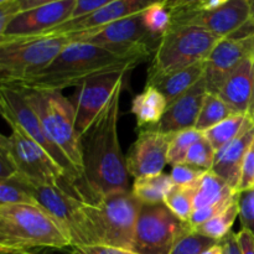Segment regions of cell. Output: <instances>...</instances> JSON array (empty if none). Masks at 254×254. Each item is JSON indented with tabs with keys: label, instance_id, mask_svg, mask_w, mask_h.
Returning a JSON list of instances; mask_svg holds the SVG:
<instances>
[{
	"label": "cell",
	"instance_id": "obj_1",
	"mask_svg": "<svg viewBox=\"0 0 254 254\" xmlns=\"http://www.w3.org/2000/svg\"><path fill=\"white\" fill-rule=\"evenodd\" d=\"M124 81L103 111L97 117L93 126L81 136L82 158H83L84 186L91 201L109 195L127 191L128 169L127 160L122 153L118 138L119 108Z\"/></svg>",
	"mask_w": 254,
	"mask_h": 254
},
{
	"label": "cell",
	"instance_id": "obj_2",
	"mask_svg": "<svg viewBox=\"0 0 254 254\" xmlns=\"http://www.w3.org/2000/svg\"><path fill=\"white\" fill-rule=\"evenodd\" d=\"M138 55L117 54L87 42L71 41L51 64L11 86L34 91H64L78 87L97 74L112 71H131L145 61Z\"/></svg>",
	"mask_w": 254,
	"mask_h": 254
},
{
	"label": "cell",
	"instance_id": "obj_3",
	"mask_svg": "<svg viewBox=\"0 0 254 254\" xmlns=\"http://www.w3.org/2000/svg\"><path fill=\"white\" fill-rule=\"evenodd\" d=\"M71 242L39 206H0V250H64Z\"/></svg>",
	"mask_w": 254,
	"mask_h": 254
},
{
	"label": "cell",
	"instance_id": "obj_4",
	"mask_svg": "<svg viewBox=\"0 0 254 254\" xmlns=\"http://www.w3.org/2000/svg\"><path fill=\"white\" fill-rule=\"evenodd\" d=\"M29 192L71 242V247L96 245L91 222L86 212V200L79 196L76 189L62 184H44L27 180L15 174Z\"/></svg>",
	"mask_w": 254,
	"mask_h": 254
},
{
	"label": "cell",
	"instance_id": "obj_5",
	"mask_svg": "<svg viewBox=\"0 0 254 254\" xmlns=\"http://www.w3.org/2000/svg\"><path fill=\"white\" fill-rule=\"evenodd\" d=\"M20 89L29 106L39 117L49 138L66 155L82 181L83 158L81 135L76 129L74 104L60 91Z\"/></svg>",
	"mask_w": 254,
	"mask_h": 254
},
{
	"label": "cell",
	"instance_id": "obj_6",
	"mask_svg": "<svg viewBox=\"0 0 254 254\" xmlns=\"http://www.w3.org/2000/svg\"><path fill=\"white\" fill-rule=\"evenodd\" d=\"M220 37L196 25H171L161 36L148 69L146 86L173 72L205 61Z\"/></svg>",
	"mask_w": 254,
	"mask_h": 254
},
{
	"label": "cell",
	"instance_id": "obj_7",
	"mask_svg": "<svg viewBox=\"0 0 254 254\" xmlns=\"http://www.w3.org/2000/svg\"><path fill=\"white\" fill-rule=\"evenodd\" d=\"M84 205L96 245L133 251L143 203L133 195L131 190L109 193L94 201L86 200Z\"/></svg>",
	"mask_w": 254,
	"mask_h": 254
},
{
	"label": "cell",
	"instance_id": "obj_8",
	"mask_svg": "<svg viewBox=\"0 0 254 254\" xmlns=\"http://www.w3.org/2000/svg\"><path fill=\"white\" fill-rule=\"evenodd\" d=\"M69 42L66 35L0 40V82L15 84L42 71Z\"/></svg>",
	"mask_w": 254,
	"mask_h": 254
},
{
	"label": "cell",
	"instance_id": "obj_9",
	"mask_svg": "<svg viewBox=\"0 0 254 254\" xmlns=\"http://www.w3.org/2000/svg\"><path fill=\"white\" fill-rule=\"evenodd\" d=\"M71 41L87 42L117 54L138 55L148 59L154 54L161 37L151 35L143 21V12L118 20L98 29L68 34Z\"/></svg>",
	"mask_w": 254,
	"mask_h": 254
},
{
	"label": "cell",
	"instance_id": "obj_10",
	"mask_svg": "<svg viewBox=\"0 0 254 254\" xmlns=\"http://www.w3.org/2000/svg\"><path fill=\"white\" fill-rule=\"evenodd\" d=\"M0 151L6 154L17 175L36 183L68 185L77 190L49 153L19 129H11V134L0 136Z\"/></svg>",
	"mask_w": 254,
	"mask_h": 254
},
{
	"label": "cell",
	"instance_id": "obj_11",
	"mask_svg": "<svg viewBox=\"0 0 254 254\" xmlns=\"http://www.w3.org/2000/svg\"><path fill=\"white\" fill-rule=\"evenodd\" d=\"M0 109L1 116L11 129H19L30 139L39 144L49 155L64 169L66 175L76 188L77 183L81 181L78 174L64 153L52 143L51 139L45 131L39 117L34 109L29 106L21 89L11 84H1L0 87ZM78 190V189H77Z\"/></svg>",
	"mask_w": 254,
	"mask_h": 254
},
{
	"label": "cell",
	"instance_id": "obj_12",
	"mask_svg": "<svg viewBox=\"0 0 254 254\" xmlns=\"http://www.w3.org/2000/svg\"><path fill=\"white\" fill-rule=\"evenodd\" d=\"M190 228L165 203L143 205L136 225L133 251L139 254H170L178 238Z\"/></svg>",
	"mask_w": 254,
	"mask_h": 254
},
{
	"label": "cell",
	"instance_id": "obj_13",
	"mask_svg": "<svg viewBox=\"0 0 254 254\" xmlns=\"http://www.w3.org/2000/svg\"><path fill=\"white\" fill-rule=\"evenodd\" d=\"M128 71H112L89 77L78 86L76 94V129L83 135L96 122Z\"/></svg>",
	"mask_w": 254,
	"mask_h": 254
},
{
	"label": "cell",
	"instance_id": "obj_14",
	"mask_svg": "<svg viewBox=\"0 0 254 254\" xmlns=\"http://www.w3.org/2000/svg\"><path fill=\"white\" fill-rule=\"evenodd\" d=\"M171 25H196L220 39L233 36L251 20L250 0H231L215 10L171 14Z\"/></svg>",
	"mask_w": 254,
	"mask_h": 254
},
{
	"label": "cell",
	"instance_id": "obj_15",
	"mask_svg": "<svg viewBox=\"0 0 254 254\" xmlns=\"http://www.w3.org/2000/svg\"><path fill=\"white\" fill-rule=\"evenodd\" d=\"M76 7V0H62L54 4L19 12L0 35V40L42 36L59 25L68 21Z\"/></svg>",
	"mask_w": 254,
	"mask_h": 254
},
{
	"label": "cell",
	"instance_id": "obj_16",
	"mask_svg": "<svg viewBox=\"0 0 254 254\" xmlns=\"http://www.w3.org/2000/svg\"><path fill=\"white\" fill-rule=\"evenodd\" d=\"M253 45L254 36L218 40L205 60V81L208 93H218L226 79L246 59L251 57Z\"/></svg>",
	"mask_w": 254,
	"mask_h": 254
},
{
	"label": "cell",
	"instance_id": "obj_17",
	"mask_svg": "<svg viewBox=\"0 0 254 254\" xmlns=\"http://www.w3.org/2000/svg\"><path fill=\"white\" fill-rule=\"evenodd\" d=\"M173 135L151 128L141 131L126 158L129 175L136 179L163 173L169 164V149Z\"/></svg>",
	"mask_w": 254,
	"mask_h": 254
},
{
	"label": "cell",
	"instance_id": "obj_18",
	"mask_svg": "<svg viewBox=\"0 0 254 254\" xmlns=\"http://www.w3.org/2000/svg\"><path fill=\"white\" fill-rule=\"evenodd\" d=\"M163 0H116L84 16L69 19L45 35H68L106 26L118 20L140 14L153 4Z\"/></svg>",
	"mask_w": 254,
	"mask_h": 254
},
{
	"label": "cell",
	"instance_id": "obj_19",
	"mask_svg": "<svg viewBox=\"0 0 254 254\" xmlns=\"http://www.w3.org/2000/svg\"><path fill=\"white\" fill-rule=\"evenodd\" d=\"M207 93V86L203 77L192 88L169 104L163 118L156 126L151 127V129L164 134H176L186 129L195 128Z\"/></svg>",
	"mask_w": 254,
	"mask_h": 254
},
{
	"label": "cell",
	"instance_id": "obj_20",
	"mask_svg": "<svg viewBox=\"0 0 254 254\" xmlns=\"http://www.w3.org/2000/svg\"><path fill=\"white\" fill-rule=\"evenodd\" d=\"M254 141V124L248 127L240 136L216 151L212 170L231 188L238 191L243 161ZM240 192V191H238Z\"/></svg>",
	"mask_w": 254,
	"mask_h": 254
},
{
	"label": "cell",
	"instance_id": "obj_21",
	"mask_svg": "<svg viewBox=\"0 0 254 254\" xmlns=\"http://www.w3.org/2000/svg\"><path fill=\"white\" fill-rule=\"evenodd\" d=\"M254 84V62L246 59L228 77L218 91V96L230 106L235 113L248 114Z\"/></svg>",
	"mask_w": 254,
	"mask_h": 254
},
{
	"label": "cell",
	"instance_id": "obj_22",
	"mask_svg": "<svg viewBox=\"0 0 254 254\" xmlns=\"http://www.w3.org/2000/svg\"><path fill=\"white\" fill-rule=\"evenodd\" d=\"M193 211L228 200L238 192L213 170H206L193 185Z\"/></svg>",
	"mask_w": 254,
	"mask_h": 254
},
{
	"label": "cell",
	"instance_id": "obj_23",
	"mask_svg": "<svg viewBox=\"0 0 254 254\" xmlns=\"http://www.w3.org/2000/svg\"><path fill=\"white\" fill-rule=\"evenodd\" d=\"M203 77H205V61H201L192 66L173 72L151 86L158 88L164 94L169 106L175 102L179 97L186 93L189 89L192 88Z\"/></svg>",
	"mask_w": 254,
	"mask_h": 254
},
{
	"label": "cell",
	"instance_id": "obj_24",
	"mask_svg": "<svg viewBox=\"0 0 254 254\" xmlns=\"http://www.w3.org/2000/svg\"><path fill=\"white\" fill-rule=\"evenodd\" d=\"M168 108L164 94L154 86H145L141 93L131 101V113L135 116L138 127H154L160 122Z\"/></svg>",
	"mask_w": 254,
	"mask_h": 254
},
{
	"label": "cell",
	"instance_id": "obj_25",
	"mask_svg": "<svg viewBox=\"0 0 254 254\" xmlns=\"http://www.w3.org/2000/svg\"><path fill=\"white\" fill-rule=\"evenodd\" d=\"M175 185L168 174H158L136 178L134 180L131 192L143 205H159L164 203L165 196Z\"/></svg>",
	"mask_w": 254,
	"mask_h": 254
},
{
	"label": "cell",
	"instance_id": "obj_26",
	"mask_svg": "<svg viewBox=\"0 0 254 254\" xmlns=\"http://www.w3.org/2000/svg\"><path fill=\"white\" fill-rule=\"evenodd\" d=\"M254 124V121L248 114L235 113L226 118L217 126L203 131V136L207 139L216 151L222 149L237 136H240L248 127Z\"/></svg>",
	"mask_w": 254,
	"mask_h": 254
},
{
	"label": "cell",
	"instance_id": "obj_27",
	"mask_svg": "<svg viewBox=\"0 0 254 254\" xmlns=\"http://www.w3.org/2000/svg\"><path fill=\"white\" fill-rule=\"evenodd\" d=\"M237 217H240V198L236 200L231 206H228L223 212L218 213L207 222L195 228V231L206 237L221 242L232 232L233 223Z\"/></svg>",
	"mask_w": 254,
	"mask_h": 254
},
{
	"label": "cell",
	"instance_id": "obj_28",
	"mask_svg": "<svg viewBox=\"0 0 254 254\" xmlns=\"http://www.w3.org/2000/svg\"><path fill=\"white\" fill-rule=\"evenodd\" d=\"M235 114L227 103L218 94L207 93L201 108L200 116L196 122L195 129L203 133L212 127L217 126L226 118Z\"/></svg>",
	"mask_w": 254,
	"mask_h": 254
},
{
	"label": "cell",
	"instance_id": "obj_29",
	"mask_svg": "<svg viewBox=\"0 0 254 254\" xmlns=\"http://www.w3.org/2000/svg\"><path fill=\"white\" fill-rule=\"evenodd\" d=\"M193 186L174 185L165 196L166 207L183 222L189 223L193 212Z\"/></svg>",
	"mask_w": 254,
	"mask_h": 254
},
{
	"label": "cell",
	"instance_id": "obj_30",
	"mask_svg": "<svg viewBox=\"0 0 254 254\" xmlns=\"http://www.w3.org/2000/svg\"><path fill=\"white\" fill-rule=\"evenodd\" d=\"M143 21L146 30L156 37H161L171 26L173 16L166 0L159 1L143 11Z\"/></svg>",
	"mask_w": 254,
	"mask_h": 254
},
{
	"label": "cell",
	"instance_id": "obj_31",
	"mask_svg": "<svg viewBox=\"0 0 254 254\" xmlns=\"http://www.w3.org/2000/svg\"><path fill=\"white\" fill-rule=\"evenodd\" d=\"M1 205L39 206L29 190L14 176L0 180V206Z\"/></svg>",
	"mask_w": 254,
	"mask_h": 254
},
{
	"label": "cell",
	"instance_id": "obj_32",
	"mask_svg": "<svg viewBox=\"0 0 254 254\" xmlns=\"http://www.w3.org/2000/svg\"><path fill=\"white\" fill-rule=\"evenodd\" d=\"M202 136L203 134L195 128L174 134L169 149V164L174 166L185 163V158L190 148Z\"/></svg>",
	"mask_w": 254,
	"mask_h": 254
},
{
	"label": "cell",
	"instance_id": "obj_33",
	"mask_svg": "<svg viewBox=\"0 0 254 254\" xmlns=\"http://www.w3.org/2000/svg\"><path fill=\"white\" fill-rule=\"evenodd\" d=\"M217 243L220 242L206 237L190 227L178 238L170 254H202Z\"/></svg>",
	"mask_w": 254,
	"mask_h": 254
},
{
	"label": "cell",
	"instance_id": "obj_34",
	"mask_svg": "<svg viewBox=\"0 0 254 254\" xmlns=\"http://www.w3.org/2000/svg\"><path fill=\"white\" fill-rule=\"evenodd\" d=\"M216 150L211 145L210 141L202 136L198 141H196L189 150L185 158V163L193 168L201 169V170H212L213 163H215Z\"/></svg>",
	"mask_w": 254,
	"mask_h": 254
},
{
	"label": "cell",
	"instance_id": "obj_35",
	"mask_svg": "<svg viewBox=\"0 0 254 254\" xmlns=\"http://www.w3.org/2000/svg\"><path fill=\"white\" fill-rule=\"evenodd\" d=\"M203 173H205V170L193 168L188 164H179V165L173 166L170 176L175 185L193 186Z\"/></svg>",
	"mask_w": 254,
	"mask_h": 254
},
{
	"label": "cell",
	"instance_id": "obj_36",
	"mask_svg": "<svg viewBox=\"0 0 254 254\" xmlns=\"http://www.w3.org/2000/svg\"><path fill=\"white\" fill-rule=\"evenodd\" d=\"M240 218L242 227L254 235V188L240 195Z\"/></svg>",
	"mask_w": 254,
	"mask_h": 254
},
{
	"label": "cell",
	"instance_id": "obj_37",
	"mask_svg": "<svg viewBox=\"0 0 254 254\" xmlns=\"http://www.w3.org/2000/svg\"><path fill=\"white\" fill-rule=\"evenodd\" d=\"M252 188H254V141L246 155L245 161H243L238 191L243 192Z\"/></svg>",
	"mask_w": 254,
	"mask_h": 254
},
{
	"label": "cell",
	"instance_id": "obj_38",
	"mask_svg": "<svg viewBox=\"0 0 254 254\" xmlns=\"http://www.w3.org/2000/svg\"><path fill=\"white\" fill-rule=\"evenodd\" d=\"M76 254H139L131 250L106 245H91L82 247H71Z\"/></svg>",
	"mask_w": 254,
	"mask_h": 254
},
{
	"label": "cell",
	"instance_id": "obj_39",
	"mask_svg": "<svg viewBox=\"0 0 254 254\" xmlns=\"http://www.w3.org/2000/svg\"><path fill=\"white\" fill-rule=\"evenodd\" d=\"M231 1V0H200L196 4L190 5V6L184 7H174L170 9L171 14H176V12H202V11H210V10H215L217 7L222 6L226 2Z\"/></svg>",
	"mask_w": 254,
	"mask_h": 254
},
{
	"label": "cell",
	"instance_id": "obj_40",
	"mask_svg": "<svg viewBox=\"0 0 254 254\" xmlns=\"http://www.w3.org/2000/svg\"><path fill=\"white\" fill-rule=\"evenodd\" d=\"M113 1H116V0H76V7H74L71 19L91 14V12L96 11V10L101 9V7L106 6Z\"/></svg>",
	"mask_w": 254,
	"mask_h": 254
},
{
	"label": "cell",
	"instance_id": "obj_41",
	"mask_svg": "<svg viewBox=\"0 0 254 254\" xmlns=\"http://www.w3.org/2000/svg\"><path fill=\"white\" fill-rule=\"evenodd\" d=\"M17 14H19V11H17L14 2L0 5V35L4 34L7 25Z\"/></svg>",
	"mask_w": 254,
	"mask_h": 254
},
{
	"label": "cell",
	"instance_id": "obj_42",
	"mask_svg": "<svg viewBox=\"0 0 254 254\" xmlns=\"http://www.w3.org/2000/svg\"><path fill=\"white\" fill-rule=\"evenodd\" d=\"M242 254H254V235L247 228H243L237 233Z\"/></svg>",
	"mask_w": 254,
	"mask_h": 254
},
{
	"label": "cell",
	"instance_id": "obj_43",
	"mask_svg": "<svg viewBox=\"0 0 254 254\" xmlns=\"http://www.w3.org/2000/svg\"><path fill=\"white\" fill-rule=\"evenodd\" d=\"M59 1H62V0H15V1L12 2H14L15 6H16L17 11L21 12V11H25V10L44 6V5L54 4V2H59Z\"/></svg>",
	"mask_w": 254,
	"mask_h": 254
},
{
	"label": "cell",
	"instance_id": "obj_44",
	"mask_svg": "<svg viewBox=\"0 0 254 254\" xmlns=\"http://www.w3.org/2000/svg\"><path fill=\"white\" fill-rule=\"evenodd\" d=\"M225 254H242L240 243L237 240V233L231 232L223 241H221Z\"/></svg>",
	"mask_w": 254,
	"mask_h": 254
},
{
	"label": "cell",
	"instance_id": "obj_45",
	"mask_svg": "<svg viewBox=\"0 0 254 254\" xmlns=\"http://www.w3.org/2000/svg\"><path fill=\"white\" fill-rule=\"evenodd\" d=\"M197 1H200V0H166V4H168L169 9H174V7L190 6Z\"/></svg>",
	"mask_w": 254,
	"mask_h": 254
},
{
	"label": "cell",
	"instance_id": "obj_46",
	"mask_svg": "<svg viewBox=\"0 0 254 254\" xmlns=\"http://www.w3.org/2000/svg\"><path fill=\"white\" fill-rule=\"evenodd\" d=\"M202 254H225V251H223V247L222 245L220 243H217V245L212 246L211 248H208L207 251H205Z\"/></svg>",
	"mask_w": 254,
	"mask_h": 254
},
{
	"label": "cell",
	"instance_id": "obj_47",
	"mask_svg": "<svg viewBox=\"0 0 254 254\" xmlns=\"http://www.w3.org/2000/svg\"><path fill=\"white\" fill-rule=\"evenodd\" d=\"M0 254H35L30 251H7V250H0Z\"/></svg>",
	"mask_w": 254,
	"mask_h": 254
},
{
	"label": "cell",
	"instance_id": "obj_48",
	"mask_svg": "<svg viewBox=\"0 0 254 254\" xmlns=\"http://www.w3.org/2000/svg\"><path fill=\"white\" fill-rule=\"evenodd\" d=\"M248 116L254 121V84H253V93H252V99H251V106L250 111H248Z\"/></svg>",
	"mask_w": 254,
	"mask_h": 254
},
{
	"label": "cell",
	"instance_id": "obj_49",
	"mask_svg": "<svg viewBox=\"0 0 254 254\" xmlns=\"http://www.w3.org/2000/svg\"><path fill=\"white\" fill-rule=\"evenodd\" d=\"M55 251H56V252H52L50 254H76L73 251H72L71 247L64 248V250H55Z\"/></svg>",
	"mask_w": 254,
	"mask_h": 254
},
{
	"label": "cell",
	"instance_id": "obj_50",
	"mask_svg": "<svg viewBox=\"0 0 254 254\" xmlns=\"http://www.w3.org/2000/svg\"><path fill=\"white\" fill-rule=\"evenodd\" d=\"M251 4V21L254 24V0H250Z\"/></svg>",
	"mask_w": 254,
	"mask_h": 254
},
{
	"label": "cell",
	"instance_id": "obj_51",
	"mask_svg": "<svg viewBox=\"0 0 254 254\" xmlns=\"http://www.w3.org/2000/svg\"><path fill=\"white\" fill-rule=\"evenodd\" d=\"M15 1V0H0V5H4V4H9V2Z\"/></svg>",
	"mask_w": 254,
	"mask_h": 254
},
{
	"label": "cell",
	"instance_id": "obj_52",
	"mask_svg": "<svg viewBox=\"0 0 254 254\" xmlns=\"http://www.w3.org/2000/svg\"><path fill=\"white\" fill-rule=\"evenodd\" d=\"M251 57H252V60L254 62V45H253V50H252V55H251Z\"/></svg>",
	"mask_w": 254,
	"mask_h": 254
}]
</instances>
